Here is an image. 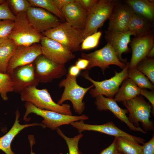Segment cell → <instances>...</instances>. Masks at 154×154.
I'll use <instances>...</instances> for the list:
<instances>
[{"label":"cell","mask_w":154,"mask_h":154,"mask_svg":"<svg viewBox=\"0 0 154 154\" xmlns=\"http://www.w3.org/2000/svg\"><path fill=\"white\" fill-rule=\"evenodd\" d=\"M36 87L30 86L24 89L20 93L21 100L30 102L41 109L72 115L70 105L67 104L60 105L56 103L46 88L39 89Z\"/></svg>","instance_id":"obj_1"},{"label":"cell","mask_w":154,"mask_h":154,"mask_svg":"<svg viewBox=\"0 0 154 154\" xmlns=\"http://www.w3.org/2000/svg\"><path fill=\"white\" fill-rule=\"evenodd\" d=\"M129 113L130 122L137 127L141 123L146 132L154 131V123L150 119L152 113V106L142 96L139 95L134 98L122 102Z\"/></svg>","instance_id":"obj_2"},{"label":"cell","mask_w":154,"mask_h":154,"mask_svg":"<svg viewBox=\"0 0 154 154\" xmlns=\"http://www.w3.org/2000/svg\"><path fill=\"white\" fill-rule=\"evenodd\" d=\"M42 34L60 43L72 52L80 50V45L84 39L82 30L72 27L66 21Z\"/></svg>","instance_id":"obj_3"},{"label":"cell","mask_w":154,"mask_h":154,"mask_svg":"<svg viewBox=\"0 0 154 154\" xmlns=\"http://www.w3.org/2000/svg\"><path fill=\"white\" fill-rule=\"evenodd\" d=\"M25 107L26 111L23 119L25 121H29L27 117L29 114L32 113L35 114L43 118L42 123L45 127H48L52 130L56 129L62 125L70 124L73 122L80 120H86L89 118L88 116L85 115L74 116L41 109L29 102H26Z\"/></svg>","instance_id":"obj_4"},{"label":"cell","mask_w":154,"mask_h":154,"mask_svg":"<svg viewBox=\"0 0 154 154\" xmlns=\"http://www.w3.org/2000/svg\"><path fill=\"white\" fill-rule=\"evenodd\" d=\"M118 3L116 0H100L88 12L82 30L84 39L97 32L109 19L115 6Z\"/></svg>","instance_id":"obj_5"},{"label":"cell","mask_w":154,"mask_h":154,"mask_svg":"<svg viewBox=\"0 0 154 154\" xmlns=\"http://www.w3.org/2000/svg\"><path fill=\"white\" fill-rule=\"evenodd\" d=\"M129 66V62H127L125 67L121 72H118L115 71L114 76L110 79L101 81L93 80L89 76L88 70L83 72L81 75L91 82L94 86V88H91L89 92L91 96L95 98L98 96L102 95L108 98H113L123 81L128 78Z\"/></svg>","instance_id":"obj_6"},{"label":"cell","mask_w":154,"mask_h":154,"mask_svg":"<svg viewBox=\"0 0 154 154\" xmlns=\"http://www.w3.org/2000/svg\"><path fill=\"white\" fill-rule=\"evenodd\" d=\"M76 77L68 73L66 78L62 80L59 84L60 87H64V91L57 104L62 105L65 101L69 100L72 103L75 112L81 114L85 109L83 98L87 92L94 86L92 84L88 88H83L77 83Z\"/></svg>","instance_id":"obj_7"},{"label":"cell","mask_w":154,"mask_h":154,"mask_svg":"<svg viewBox=\"0 0 154 154\" xmlns=\"http://www.w3.org/2000/svg\"><path fill=\"white\" fill-rule=\"evenodd\" d=\"M14 27L9 37L18 46H29L40 41L42 36L35 29L28 21L26 13L15 15Z\"/></svg>","instance_id":"obj_8"},{"label":"cell","mask_w":154,"mask_h":154,"mask_svg":"<svg viewBox=\"0 0 154 154\" xmlns=\"http://www.w3.org/2000/svg\"><path fill=\"white\" fill-rule=\"evenodd\" d=\"M81 56L82 58L89 61L86 69L88 70L95 66H98L104 72L111 65H117L123 69L126 64L119 60L114 49L108 43L102 48L92 52L82 53Z\"/></svg>","instance_id":"obj_9"},{"label":"cell","mask_w":154,"mask_h":154,"mask_svg":"<svg viewBox=\"0 0 154 154\" xmlns=\"http://www.w3.org/2000/svg\"><path fill=\"white\" fill-rule=\"evenodd\" d=\"M34 62L35 75L40 82H50L54 79L62 77L67 72L65 65L56 63L42 54L38 56Z\"/></svg>","instance_id":"obj_10"},{"label":"cell","mask_w":154,"mask_h":154,"mask_svg":"<svg viewBox=\"0 0 154 154\" xmlns=\"http://www.w3.org/2000/svg\"><path fill=\"white\" fill-rule=\"evenodd\" d=\"M76 128L79 133L85 131H92L103 133L116 137H121L136 143L142 144L145 140L143 138L136 137L122 131L117 127L112 121L102 125L86 124L84 120L73 122L70 124Z\"/></svg>","instance_id":"obj_11"},{"label":"cell","mask_w":154,"mask_h":154,"mask_svg":"<svg viewBox=\"0 0 154 154\" xmlns=\"http://www.w3.org/2000/svg\"><path fill=\"white\" fill-rule=\"evenodd\" d=\"M40 41L42 54L56 63L65 65L76 57L67 48L53 39L42 35Z\"/></svg>","instance_id":"obj_12"},{"label":"cell","mask_w":154,"mask_h":154,"mask_svg":"<svg viewBox=\"0 0 154 154\" xmlns=\"http://www.w3.org/2000/svg\"><path fill=\"white\" fill-rule=\"evenodd\" d=\"M26 13L31 25L42 34L62 23L61 21L56 16L40 8L30 7Z\"/></svg>","instance_id":"obj_13"},{"label":"cell","mask_w":154,"mask_h":154,"mask_svg":"<svg viewBox=\"0 0 154 154\" xmlns=\"http://www.w3.org/2000/svg\"><path fill=\"white\" fill-rule=\"evenodd\" d=\"M42 54L40 44L37 43L18 46L9 61L6 73L10 74L17 68L33 62Z\"/></svg>","instance_id":"obj_14"},{"label":"cell","mask_w":154,"mask_h":154,"mask_svg":"<svg viewBox=\"0 0 154 154\" xmlns=\"http://www.w3.org/2000/svg\"><path fill=\"white\" fill-rule=\"evenodd\" d=\"M134 13L127 4H119L115 6L109 18L108 30L115 33L128 31V25Z\"/></svg>","instance_id":"obj_15"},{"label":"cell","mask_w":154,"mask_h":154,"mask_svg":"<svg viewBox=\"0 0 154 154\" xmlns=\"http://www.w3.org/2000/svg\"><path fill=\"white\" fill-rule=\"evenodd\" d=\"M35 70L33 62L17 68L9 74L14 83L13 91L20 93L27 87L38 85L40 82L36 77Z\"/></svg>","instance_id":"obj_16"},{"label":"cell","mask_w":154,"mask_h":154,"mask_svg":"<svg viewBox=\"0 0 154 154\" xmlns=\"http://www.w3.org/2000/svg\"><path fill=\"white\" fill-rule=\"evenodd\" d=\"M95 98V104L98 110L101 111L110 110L116 117L125 123L131 130L139 131L144 134L146 133L141 127H137L130 122L126 115L128 113L127 109L120 108L114 98H106L102 95L98 96Z\"/></svg>","instance_id":"obj_17"},{"label":"cell","mask_w":154,"mask_h":154,"mask_svg":"<svg viewBox=\"0 0 154 154\" xmlns=\"http://www.w3.org/2000/svg\"><path fill=\"white\" fill-rule=\"evenodd\" d=\"M132 53L129 69L135 67L141 60L146 57L149 51L154 46V37L151 34L142 37L133 38L130 42Z\"/></svg>","instance_id":"obj_18"},{"label":"cell","mask_w":154,"mask_h":154,"mask_svg":"<svg viewBox=\"0 0 154 154\" xmlns=\"http://www.w3.org/2000/svg\"><path fill=\"white\" fill-rule=\"evenodd\" d=\"M105 33V37L107 43L114 49L119 60L126 64L127 60L122 58V55L129 51L128 44L131 42V36L136 37L135 32L128 31L123 33H115L107 30Z\"/></svg>","instance_id":"obj_19"},{"label":"cell","mask_w":154,"mask_h":154,"mask_svg":"<svg viewBox=\"0 0 154 154\" xmlns=\"http://www.w3.org/2000/svg\"><path fill=\"white\" fill-rule=\"evenodd\" d=\"M61 12L66 22L75 28L83 29L88 12L76 0L64 6Z\"/></svg>","instance_id":"obj_20"},{"label":"cell","mask_w":154,"mask_h":154,"mask_svg":"<svg viewBox=\"0 0 154 154\" xmlns=\"http://www.w3.org/2000/svg\"><path fill=\"white\" fill-rule=\"evenodd\" d=\"M15 114V119L13 126L6 134L0 137V149L6 154H15L11 149V144L15 136L23 129L27 127L37 125L44 128L42 123H33L21 125L19 121L20 114L18 109Z\"/></svg>","instance_id":"obj_21"},{"label":"cell","mask_w":154,"mask_h":154,"mask_svg":"<svg viewBox=\"0 0 154 154\" xmlns=\"http://www.w3.org/2000/svg\"><path fill=\"white\" fill-rule=\"evenodd\" d=\"M124 2L133 12L149 21L154 18V1L151 0H126Z\"/></svg>","instance_id":"obj_22"},{"label":"cell","mask_w":154,"mask_h":154,"mask_svg":"<svg viewBox=\"0 0 154 154\" xmlns=\"http://www.w3.org/2000/svg\"><path fill=\"white\" fill-rule=\"evenodd\" d=\"M141 88L131 79H125L114 98L116 102H123L130 100L140 95Z\"/></svg>","instance_id":"obj_23"},{"label":"cell","mask_w":154,"mask_h":154,"mask_svg":"<svg viewBox=\"0 0 154 154\" xmlns=\"http://www.w3.org/2000/svg\"><path fill=\"white\" fill-rule=\"evenodd\" d=\"M151 21L134 13L128 25V31L135 32L136 37H142L151 33Z\"/></svg>","instance_id":"obj_24"},{"label":"cell","mask_w":154,"mask_h":154,"mask_svg":"<svg viewBox=\"0 0 154 154\" xmlns=\"http://www.w3.org/2000/svg\"><path fill=\"white\" fill-rule=\"evenodd\" d=\"M17 46L10 39L0 44V72L7 73L9 61Z\"/></svg>","instance_id":"obj_25"},{"label":"cell","mask_w":154,"mask_h":154,"mask_svg":"<svg viewBox=\"0 0 154 154\" xmlns=\"http://www.w3.org/2000/svg\"><path fill=\"white\" fill-rule=\"evenodd\" d=\"M116 147L119 153L142 154V146L121 137H115Z\"/></svg>","instance_id":"obj_26"},{"label":"cell","mask_w":154,"mask_h":154,"mask_svg":"<svg viewBox=\"0 0 154 154\" xmlns=\"http://www.w3.org/2000/svg\"><path fill=\"white\" fill-rule=\"evenodd\" d=\"M128 78L131 79L140 88H148L151 90H154V84L136 67L128 70Z\"/></svg>","instance_id":"obj_27"},{"label":"cell","mask_w":154,"mask_h":154,"mask_svg":"<svg viewBox=\"0 0 154 154\" xmlns=\"http://www.w3.org/2000/svg\"><path fill=\"white\" fill-rule=\"evenodd\" d=\"M31 7L42 8L53 14L61 21L65 20L61 12L56 7L53 0H28Z\"/></svg>","instance_id":"obj_28"},{"label":"cell","mask_w":154,"mask_h":154,"mask_svg":"<svg viewBox=\"0 0 154 154\" xmlns=\"http://www.w3.org/2000/svg\"><path fill=\"white\" fill-rule=\"evenodd\" d=\"M14 83L10 75L0 72V94L3 100L8 99V92L13 91Z\"/></svg>","instance_id":"obj_29"},{"label":"cell","mask_w":154,"mask_h":154,"mask_svg":"<svg viewBox=\"0 0 154 154\" xmlns=\"http://www.w3.org/2000/svg\"><path fill=\"white\" fill-rule=\"evenodd\" d=\"M145 75L149 80L154 84V60L146 57L141 60L135 67Z\"/></svg>","instance_id":"obj_30"},{"label":"cell","mask_w":154,"mask_h":154,"mask_svg":"<svg viewBox=\"0 0 154 154\" xmlns=\"http://www.w3.org/2000/svg\"><path fill=\"white\" fill-rule=\"evenodd\" d=\"M56 130L58 134L65 140L68 146L69 154H81L78 144L79 140L83 136L82 134L79 133L72 138H69L66 136L59 128Z\"/></svg>","instance_id":"obj_31"},{"label":"cell","mask_w":154,"mask_h":154,"mask_svg":"<svg viewBox=\"0 0 154 154\" xmlns=\"http://www.w3.org/2000/svg\"><path fill=\"white\" fill-rule=\"evenodd\" d=\"M102 35V32L99 31L86 37L81 43L80 50H88L97 47L99 43Z\"/></svg>","instance_id":"obj_32"},{"label":"cell","mask_w":154,"mask_h":154,"mask_svg":"<svg viewBox=\"0 0 154 154\" xmlns=\"http://www.w3.org/2000/svg\"><path fill=\"white\" fill-rule=\"evenodd\" d=\"M14 25L15 21L12 20L0 21V44L9 39Z\"/></svg>","instance_id":"obj_33"},{"label":"cell","mask_w":154,"mask_h":154,"mask_svg":"<svg viewBox=\"0 0 154 154\" xmlns=\"http://www.w3.org/2000/svg\"><path fill=\"white\" fill-rule=\"evenodd\" d=\"M9 7L10 6L15 15L22 13H26L30 5L28 0H7Z\"/></svg>","instance_id":"obj_34"},{"label":"cell","mask_w":154,"mask_h":154,"mask_svg":"<svg viewBox=\"0 0 154 154\" xmlns=\"http://www.w3.org/2000/svg\"><path fill=\"white\" fill-rule=\"evenodd\" d=\"M16 18V16L10 10L7 1L0 4V21L9 20L15 21Z\"/></svg>","instance_id":"obj_35"},{"label":"cell","mask_w":154,"mask_h":154,"mask_svg":"<svg viewBox=\"0 0 154 154\" xmlns=\"http://www.w3.org/2000/svg\"><path fill=\"white\" fill-rule=\"evenodd\" d=\"M142 146V154H154V136L148 142Z\"/></svg>","instance_id":"obj_36"},{"label":"cell","mask_w":154,"mask_h":154,"mask_svg":"<svg viewBox=\"0 0 154 154\" xmlns=\"http://www.w3.org/2000/svg\"><path fill=\"white\" fill-rule=\"evenodd\" d=\"M140 95L144 96L149 101L152 106V114H154V90L149 91L145 88H141Z\"/></svg>","instance_id":"obj_37"},{"label":"cell","mask_w":154,"mask_h":154,"mask_svg":"<svg viewBox=\"0 0 154 154\" xmlns=\"http://www.w3.org/2000/svg\"><path fill=\"white\" fill-rule=\"evenodd\" d=\"M88 12L99 1L98 0H76Z\"/></svg>","instance_id":"obj_38"},{"label":"cell","mask_w":154,"mask_h":154,"mask_svg":"<svg viewBox=\"0 0 154 154\" xmlns=\"http://www.w3.org/2000/svg\"><path fill=\"white\" fill-rule=\"evenodd\" d=\"M116 147V139L108 147L102 150L99 154H118Z\"/></svg>","instance_id":"obj_39"},{"label":"cell","mask_w":154,"mask_h":154,"mask_svg":"<svg viewBox=\"0 0 154 154\" xmlns=\"http://www.w3.org/2000/svg\"><path fill=\"white\" fill-rule=\"evenodd\" d=\"M89 63V61L87 60L79 58L76 62L75 65L81 70H86Z\"/></svg>","instance_id":"obj_40"},{"label":"cell","mask_w":154,"mask_h":154,"mask_svg":"<svg viewBox=\"0 0 154 154\" xmlns=\"http://www.w3.org/2000/svg\"><path fill=\"white\" fill-rule=\"evenodd\" d=\"M74 0H53V2L57 9L60 11L64 6Z\"/></svg>","instance_id":"obj_41"},{"label":"cell","mask_w":154,"mask_h":154,"mask_svg":"<svg viewBox=\"0 0 154 154\" xmlns=\"http://www.w3.org/2000/svg\"><path fill=\"white\" fill-rule=\"evenodd\" d=\"M80 70L75 65H72L70 67L68 74L71 76L77 77L80 73Z\"/></svg>","instance_id":"obj_42"},{"label":"cell","mask_w":154,"mask_h":154,"mask_svg":"<svg viewBox=\"0 0 154 154\" xmlns=\"http://www.w3.org/2000/svg\"><path fill=\"white\" fill-rule=\"evenodd\" d=\"M28 139L30 143L31 151L30 154H36L35 153L33 152L32 146L35 143V141L34 136L32 135H30L28 137Z\"/></svg>","instance_id":"obj_43"},{"label":"cell","mask_w":154,"mask_h":154,"mask_svg":"<svg viewBox=\"0 0 154 154\" xmlns=\"http://www.w3.org/2000/svg\"><path fill=\"white\" fill-rule=\"evenodd\" d=\"M154 57V46H153L147 54L146 57L148 58H153Z\"/></svg>","instance_id":"obj_44"},{"label":"cell","mask_w":154,"mask_h":154,"mask_svg":"<svg viewBox=\"0 0 154 154\" xmlns=\"http://www.w3.org/2000/svg\"><path fill=\"white\" fill-rule=\"evenodd\" d=\"M5 1L4 0H0V4H1L5 2Z\"/></svg>","instance_id":"obj_45"},{"label":"cell","mask_w":154,"mask_h":154,"mask_svg":"<svg viewBox=\"0 0 154 154\" xmlns=\"http://www.w3.org/2000/svg\"><path fill=\"white\" fill-rule=\"evenodd\" d=\"M118 154H124L119 153Z\"/></svg>","instance_id":"obj_46"}]
</instances>
